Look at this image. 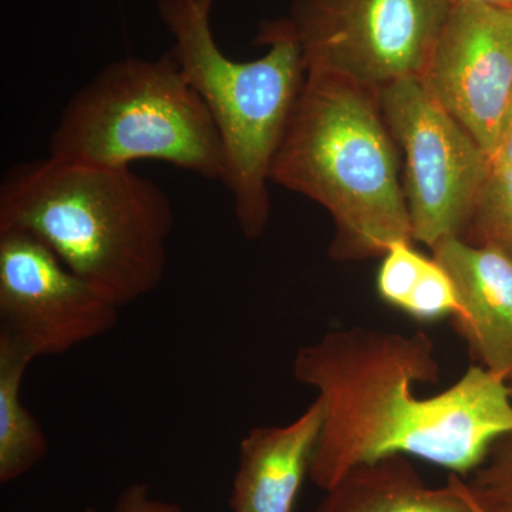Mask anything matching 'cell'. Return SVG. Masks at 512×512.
<instances>
[{"label":"cell","mask_w":512,"mask_h":512,"mask_svg":"<svg viewBox=\"0 0 512 512\" xmlns=\"http://www.w3.org/2000/svg\"><path fill=\"white\" fill-rule=\"evenodd\" d=\"M293 377L322 403L309 478L325 491L353 468L390 456L419 457L470 476L495 441L512 434L510 384L484 367L473 363L434 396L414 393L416 384L441 379L424 332L330 330L299 350Z\"/></svg>","instance_id":"obj_1"},{"label":"cell","mask_w":512,"mask_h":512,"mask_svg":"<svg viewBox=\"0 0 512 512\" xmlns=\"http://www.w3.org/2000/svg\"><path fill=\"white\" fill-rule=\"evenodd\" d=\"M174 222L167 192L130 167L47 156L16 164L0 184V231L33 235L119 308L163 282Z\"/></svg>","instance_id":"obj_2"},{"label":"cell","mask_w":512,"mask_h":512,"mask_svg":"<svg viewBox=\"0 0 512 512\" xmlns=\"http://www.w3.org/2000/svg\"><path fill=\"white\" fill-rule=\"evenodd\" d=\"M271 181L318 202L332 217L336 261L386 254L413 241L394 138L377 93L338 74L306 70Z\"/></svg>","instance_id":"obj_3"},{"label":"cell","mask_w":512,"mask_h":512,"mask_svg":"<svg viewBox=\"0 0 512 512\" xmlns=\"http://www.w3.org/2000/svg\"><path fill=\"white\" fill-rule=\"evenodd\" d=\"M215 0H160L158 12L173 37L170 53L210 111L224 151V177L239 229L264 234L271 217L268 183L306 80L301 42L291 20L262 29L261 59L235 62L215 40Z\"/></svg>","instance_id":"obj_4"},{"label":"cell","mask_w":512,"mask_h":512,"mask_svg":"<svg viewBox=\"0 0 512 512\" xmlns=\"http://www.w3.org/2000/svg\"><path fill=\"white\" fill-rule=\"evenodd\" d=\"M49 156L99 167L163 161L205 180L224 177L214 120L170 52L101 69L67 100Z\"/></svg>","instance_id":"obj_5"},{"label":"cell","mask_w":512,"mask_h":512,"mask_svg":"<svg viewBox=\"0 0 512 512\" xmlns=\"http://www.w3.org/2000/svg\"><path fill=\"white\" fill-rule=\"evenodd\" d=\"M377 99L406 157L403 190L413 239L433 248L443 239L463 238L490 174V157L423 80L389 84Z\"/></svg>","instance_id":"obj_6"},{"label":"cell","mask_w":512,"mask_h":512,"mask_svg":"<svg viewBox=\"0 0 512 512\" xmlns=\"http://www.w3.org/2000/svg\"><path fill=\"white\" fill-rule=\"evenodd\" d=\"M450 8L447 0H296L291 22L306 70L377 93L424 76Z\"/></svg>","instance_id":"obj_7"},{"label":"cell","mask_w":512,"mask_h":512,"mask_svg":"<svg viewBox=\"0 0 512 512\" xmlns=\"http://www.w3.org/2000/svg\"><path fill=\"white\" fill-rule=\"evenodd\" d=\"M119 306L26 232L0 231V332L33 359L59 356L119 323Z\"/></svg>","instance_id":"obj_8"},{"label":"cell","mask_w":512,"mask_h":512,"mask_svg":"<svg viewBox=\"0 0 512 512\" xmlns=\"http://www.w3.org/2000/svg\"><path fill=\"white\" fill-rule=\"evenodd\" d=\"M421 80L491 157L512 99V10L451 6Z\"/></svg>","instance_id":"obj_9"},{"label":"cell","mask_w":512,"mask_h":512,"mask_svg":"<svg viewBox=\"0 0 512 512\" xmlns=\"http://www.w3.org/2000/svg\"><path fill=\"white\" fill-rule=\"evenodd\" d=\"M433 258L456 286L454 325L474 365L508 380L512 376V259L460 237L434 245Z\"/></svg>","instance_id":"obj_10"},{"label":"cell","mask_w":512,"mask_h":512,"mask_svg":"<svg viewBox=\"0 0 512 512\" xmlns=\"http://www.w3.org/2000/svg\"><path fill=\"white\" fill-rule=\"evenodd\" d=\"M322 403L315 400L292 423L259 427L241 441L232 483V512H293L320 427Z\"/></svg>","instance_id":"obj_11"},{"label":"cell","mask_w":512,"mask_h":512,"mask_svg":"<svg viewBox=\"0 0 512 512\" xmlns=\"http://www.w3.org/2000/svg\"><path fill=\"white\" fill-rule=\"evenodd\" d=\"M316 512H474L463 478L448 477L444 488H430L404 456L380 458L350 470Z\"/></svg>","instance_id":"obj_12"},{"label":"cell","mask_w":512,"mask_h":512,"mask_svg":"<svg viewBox=\"0 0 512 512\" xmlns=\"http://www.w3.org/2000/svg\"><path fill=\"white\" fill-rule=\"evenodd\" d=\"M28 350L0 332V483L25 476L49 453L45 431L20 397L23 377L33 362Z\"/></svg>","instance_id":"obj_13"},{"label":"cell","mask_w":512,"mask_h":512,"mask_svg":"<svg viewBox=\"0 0 512 512\" xmlns=\"http://www.w3.org/2000/svg\"><path fill=\"white\" fill-rule=\"evenodd\" d=\"M463 239L512 259V170L491 165Z\"/></svg>","instance_id":"obj_14"},{"label":"cell","mask_w":512,"mask_h":512,"mask_svg":"<svg viewBox=\"0 0 512 512\" xmlns=\"http://www.w3.org/2000/svg\"><path fill=\"white\" fill-rule=\"evenodd\" d=\"M466 485L485 511L512 512V434L495 441Z\"/></svg>","instance_id":"obj_15"},{"label":"cell","mask_w":512,"mask_h":512,"mask_svg":"<svg viewBox=\"0 0 512 512\" xmlns=\"http://www.w3.org/2000/svg\"><path fill=\"white\" fill-rule=\"evenodd\" d=\"M429 258L412 247L409 239L393 242L382 256L376 288L380 298L402 311L412 295Z\"/></svg>","instance_id":"obj_16"},{"label":"cell","mask_w":512,"mask_h":512,"mask_svg":"<svg viewBox=\"0 0 512 512\" xmlns=\"http://www.w3.org/2000/svg\"><path fill=\"white\" fill-rule=\"evenodd\" d=\"M458 308L453 279L436 259L429 258L402 311L413 319L429 323L456 315Z\"/></svg>","instance_id":"obj_17"},{"label":"cell","mask_w":512,"mask_h":512,"mask_svg":"<svg viewBox=\"0 0 512 512\" xmlns=\"http://www.w3.org/2000/svg\"><path fill=\"white\" fill-rule=\"evenodd\" d=\"M83 512H106L97 510V508L89 507ZM110 512H184L180 505L168 503V501L160 500L153 497L150 493L148 485L137 483L128 485L121 491L117 498L113 511Z\"/></svg>","instance_id":"obj_18"},{"label":"cell","mask_w":512,"mask_h":512,"mask_svg":"<svg viewBox=\"0 0 512 512\" xmlns=\"http://www.w3.org/2000/svg\"><path fill=\"white\" fill-rule=\"evenodd\" d=\"M490 160L494 167L512 170V99L505 111L504 119L501 121L500 131H498Z\"/></svg>","instance_id":"obj_19"},{"label":"cell","mask_w":512,"mask_h":512,"mask_svg":"<svg viewBox=\"0 0 512 512\" xmlns=\"http://www.w3.org/2000/svg\"><path fill=\"white\" fill-rule=\"evenodd\" d=\"M451 6L480 5L512 10V0H447Z\"/></svg>","instance_id":"obj_20"},{"label":"cell","mask_w":512,"mask_h":512,"mask_svg":"<svg viewBox=\"0 0 512 512\" xmlns=\"http://www.w3.org/2000/svg\"><path fill=\"white\" fill-rule=\"evenodd\" d=\"M463 488L464 493H466L468 500H470L471 505H473L474 512H487L484 510L483 507H481L480 504L477 503L476 498L473 497V495L470 494V491H468L466 481L463 480Z\"/></svg>","instance_id":"obj_21"},{"label":"cell","mask_w":512,"mask_h":512,"mask_svg":"<svg viewBox=\"0 0 512 512\" xmlns=\"http://www.w3.org/2000/svg\"><path fill=\"white\" fill-rule=\"evenodd\" d=\"M508 384H510V389L512 393V376L510 377V379H508Z\"/></svg>","instance_id":"obj_22"}]
</instances>
